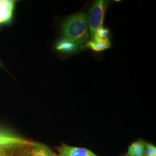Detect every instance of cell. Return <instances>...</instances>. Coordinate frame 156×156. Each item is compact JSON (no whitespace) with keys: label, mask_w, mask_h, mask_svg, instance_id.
<instances>
[{"label":"cell","mask_w":156,"mask_h":156,"mask_svg":"<svg viewBox=\"0 0 156 156\" xmlns=\"http://www.w3.org/2000/svg\"><path fill=\"white\" fill-rule=\"evenodd\" d=\"M15 1L0 0V24L9 22L13 16Z\"/></svg>","instance_id":"6"},{"label":"cell","mask_w":156,"mask_h":156,"mask_svg":"<svg viewBox=\"0 0 156 156\" xmlns=\"http://www.w3.org/2000/svg\"><path fill=\"white\" fill-rule=\"evenodd\" d=\"M24 156H57V154L47 145L34 141L27 149Z\"/></svg>","instance_id":"5"},{"label":"cell","mask_w":156,"mask_h":156,"mask_svg":"<svg viewBox=\"0 0 156 156\" xmlns=\"http://www.w3.org/2000/svg\"><path fill=\"white\" fill-rule=\"evenodd\" d=\"M87 17L84 12H79L68 17L62 23L63 38L73 42L77 47L86 44L89 38Z\"/></svg>","instance_id":"1"},{"label":"cell","mask_w":156,"mask_h":156,"mask_svg":"<svg viewBox=\"0 0 156 156\" xmlns=\"http://www.w3.org/2000/svg\"><path fill=\"white\" fill-rule=\"evenodd\" d=\"M108 4V2L106 1H97L90 9L89 23L92 38L98 30L102 27Z\"/></svg>","instance_id":"3"},{"label":"cell","mask_w":156,"mask_h":156,"mask_svg":"<svg viewBox=\"0 0 156 156\" xmlns=\"http://www.w3.org/2000/svg\"><path fill=\"white\" fill-rule=\"evenodd\" d=\"M127 155L131 156H145V142L138 140L128 147Z\"/></svg>","instance_id":"8"},{"label":"cell","mask_w":156,"mask_h":156,"mask_svg":"<svg viewBox=\"0 0 156 156\" xmlns=\"http://www.w3.org/2000/svg\"><path fill=\"white\" fill-rule=\"evenodd\" d=\"M57 156H60V155H58V154H57Z\"/></svg>","instance_id":"12"},{"label":"cell","mask_w":156,"mask_h":156,"mask_svg":"<svg viewBox=\"0 0 156 156\" xmlns=\"http://www.w3.org/2000/svg\"></svg>","instance_id":"14"},{"label":"cell","mask_w":156,"mask_h":156,"mask_svg":"<svg viewBox=\"0 0 156 156\" xmlns=\"http://www.w3.org/2000/svg\"><path fill=\"white\" fill-rule=\"evenodd\" d=\"M126 156H128V155H127H127H126Z\"/></svg>","instance_id":"13"},{"label":"cell","mask_w":156,"mask_h":156,"mask_svg":"<svg viewBox=\"0 0 156 156\" xmlns=\"http://www.w3.org/2000/svg\"><path fill=\"white\" fill-rule=\"evenodd\" d=\"M0 66H2V64H1V62H0Z\"/></svg>","instance_id":"11"},{"label":"cell","mask_w":156,"mask_h":156,"mask_svg":"<svg viewBox=\"0 0 156 156\" xmlns=\"http://www.w3.org/2000/svg\"><path fill=\"white\" fill-rule=\"evenodd\" d=\"M156 156V146L151 144L145 142V156Z\"/></svg>","instance_id":"10"},{"label":"cell","mask_w":156,"mask_h":156,"mask_svg":"<svg viewBox=\"0 0 156 156\" xmlns=\"http://www.w3.org/2000/svg\"><path fill=\"white\" fill-rule=\"evenodd\" d=\"M87 46L95 51H101L109 48L111 43L109 39L94 35Z\"/></svg>","instance_id":"7"},{"label":"cell","mask_w":156,"mask_h":156,"mask_svg":"<svg viewBox=\"0 0 156 156\" xmlns=\"http://www.w3.org/2000/svg\"><path fill=\"white\" fill-rule=\"evenodd\" d=\"M77 46L68 40L62 38L57 43L56 48L64 52H72L77 49Z\"/></svg>","instance_id":"9"},{"label":"cell","mask_w":156,"mask_h":156,"mask_svg":"<svg viewBox=\"0 0 156 156\" xmlns=\"http://www.w3.org/2000/svg\"><path fill=\"white\" fill-rule=\"evenodd\" d=\"M34 141L0 128V156H24Z\"/></svg>","instance_id":"2"},{"label":"cell","mask_w":156,"mask_h":156,"mask_svg":"<svg viewBox=\"0 0 156 156\" xmlns=\"http://www.w3.org/2000/svg\"><path fill=\"white\" fill-rule=\"evenodd\" d=\"M58 155L62 156H98L93 151L84 147L61 145L57 148Z\"/></svg>","instance_id":"4"}]
</instances>
